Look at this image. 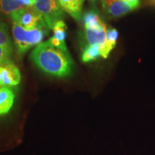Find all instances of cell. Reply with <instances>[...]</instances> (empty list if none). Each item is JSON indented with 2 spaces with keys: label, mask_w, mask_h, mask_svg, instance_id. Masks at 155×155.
Wrapping results in <instances>:
<instances>
[{
  "label": "cell",
  "mask_w": 155,
  "mask_h": 155,
  "mask_svg": "<svg viewBox=\"0 0 155 155\" xmlns=\"http://www.w3.org/2000/svg\"><path fill=\"white\" fill-rule=\"evenodd\" d=\"M30 58L39 68L49 75L62 78L72 73L73 61L68 52L53 46L50 40L38 45Z\"/></svg>",
  "instance_id": "obj_1"
},
{
  "label": "cell",
  "mask_w": 155,
  "mask_h": 155,
  "mask_svg": "<svg viewBox=\"0 0 155 155\" xmlns=\"http://www.w3.org/2000/svg\"><path fill=\"white\" fill-rule=\"evenodd\" d=\"M12 34L19 53H24L31 48L40 45L45 37L42 27L26 30L16 22H12Z\"/></svg>",
  "instance_id": "obj_2"
},
{
  "label": "cell",
  "mask_w": 155,
  "mask_h": 155,
  "mask_svg": "<svg viewBox=\"0 0 155 155\" xmlns=\"http://www.w3.org/2000/svg\"><path fill=\"white\" fill-rule=\"evenodd\" d=\"M34 8L50 29H53L56 23L63 21L65 17L63 9L58 0H35Z\"/></svg>",
  "instance_id": "obj_3"
},
{
  "label": "cell",
  "mask_w": 155,
  "mask_h": 155,
  "mask_svg": "<svg viewBox=\"0 0 155 155\" xmlns=\"http://www.w3.org/2000/svg\"><path fill=\"white\" fill-rule=\"evenodd\" d=\"M12 22H16L26 30L32 29L40 26V23H44L42 18L34 7H25L15 12L10 17Z\"/></svg>",
  "instance_id": "obj_4"
},
{
  "label": "cell",
  "mask_w": 155,
  "mask_h": 155,
  "mask_svg": "<svg viewBox=\"0 0 155 155\" xmlns=\"http://www.w3.org/2000/svg\"><path fill=\"white\" fill-rule=\"evenodd\" d=\"M86 28L85 36L88 42V45L98 46L101 48V52L104 48L106 40V25L101 22L98 24L92 25Z\"/></svg>",
  "instance_id": "obj_5"
},
{
  "label": "cell",
  "mask_w": 155,
  "mask_h": 155,
  "mask_svg": "<svg viewBox=\"0 0 155 155\" xmlns=\"http://www.w3.org/2000/svg\"><path fill=\"white\" fill-rule=\"evenodd\" d=\"M102 7L106 14L113 17L124 16L134 9L124 0H102Z\"/></svg>",
  "instance_id": "obj_6"
},
{
  "label": "cell",
  "mask_w": 155,
  "mask_h": 155,
  "mask_svg": "<svg viewBox=\"0 0 155 155\" xmlns=\"http://www.w3.org/2000/svg\"><path fill=\"white\" fill-rule=\"evenodd\" d=\"M2 86H17L21 80L19 70L13 63H9L2 70Z\"/></svg>",
  "instance_id": "obj_7"
},
{
  "label": "cell",
  "mask_w": 155,
  "mask_h": 155,
  "mask_svg": "<svg viewBox=\"0 0 155 155\" xmlns=\"http://www.w3.org/2000/svg\"><path fill=\"white\" fill-rule=\"evenodd\" d=\"M63 11L73 17L76 21H81L82 16L83 4L78 0H58Z\"/></svg>",
  "instance_id": "obj_8"
},
{
  "label": "cell",
  "mask_w": 155,
  "mask_h": 155,
  "mask_svg": "<svg viewBox=\"0 0 155 155\" xmlns=\"http://www.w3.org/2000/svg\"><path fill=\"white\" fill-rule=\"evenodd\" d=\"M15 94L8 87L0 88V115L7 114L12 107Z\"/></svg>",
  "instance_id": "obj_9"
},
{
  "label": "cell",
  "mask_w": 155,
  "mask_h": 155,
  "mask_svg": "<svg viewBox=\"0 0 155 155\" xmlns=\"http://www.w3.org/2000/svg\"><path fill=\"white\" fill-rule=\"evenodd\" d=\"M119 36V32L114 28L108 29L106 32V40L104 48L101 52V56L104 58H107L109 53L116 46V40Z\"/></svg>",
  "instance_id": "obj_10"
},
{
  "label": "cell",
  "mask_w": 155,
  "mask_h": 155,
  "mask_svg": "<svg viewBox=\"0 0 155 155\" xmlns=\"http://www.w3.org/2000/svg\"><path fill=\"white\" fill-rule=\"evenodd\" d=\"M25 7H22L17 0H0V13L10 17L14 13Z\"/></svg>",
  "instance_id": "obj_11"
},
{
  "label": "cell",
  "mask_w": 155,
  "mask_h": 155,
  "mask_svg": "<svg viewBox=\"0 0 155 155\" xmlns=\"http://www.w3.org/2000/svg\"><path fill=\"white\" fill-rule=\"evenodd\" d=\"M101 56V48L98 46L88 45L84 49L82 55V61L84 63L96 61Z\"/></svg>",
  "instance_id": "obj_12"
},
{
  "label": "cell",
  "mask_w": 155,
  "mask_h": 155,
  "mask_svg": "<svg viewBox=\"0 0 155 155\" xmlns=\"http://www.w3.org/2000/svg\"><path fill=\"white\" fill-rule=\"evenodd\" d=\"M67 26L63 21H59L53 27V30L54 35L53 37L59 40L62 44L65 45V38H66Z\"/></svg>",
  "instance_id": "obj_13"
},
{
  "label": "cell",
  "mask_w": 155,
  "mask_h": 155,
  "mask_svg": "<svg viewBox=\"0 0 155 155\" xmlns=\"http://www.w3.org/2000/svg\"><path fill=\"white\" fill-rule=\"evenodd\" d=\"M83 23H84L85 28L92 26L101 22V19L98 13L94 10H89L84 13L83 17Z\"/></svg>",
  "instance_id": "obj_14"
},
{
  "label": "cell",
  "mask_w": 155,
  "mask_h": 155,
  "mask_svg": "<svg viewBox=\"0 0 155 155\" xmlns=\"http://www.w3.org/2000/svg\"><path fill=\"white\" fill-rule=\"evenodd\" d=\"M12 54V47L0 46V67L5 66L9 62V58Z\"/></svg>",
  "instance_id": "obj_15"
},
{
  "label": "cell",
  "mask_w": 155,
  "mask_h": 155,
  "mask_svg": "<svg viewBox=\"0 0 155 155\" xmlns=\"http://www.w3.org/2000/svg\"><path fill=\"white\" fill-rule=\"evenodd\" d=\"M0 46L12 47L11 40L5 25L0 22Z\"/></svg>",
  "instance_id": "obj_16"
},
{
  "label": "cell",
  "mask_w": 155,
  "mask_h": 155,
  "mask_svg": "<svg viewBox=\"0 0 155 155\" xmlns=\"http://www.w3.org/2000/svg\"><path fill=\"white\" fill-rule=\"evenodd\" d=\"M22 7H34L35 0H17Z\"/></svg>",
  "instance_id": "obj_17"
},
{
  "label": "cell",
  "mask_w": 155,
  "mask_h": 155,
  "mask_svg": "<svg viewBox=\"0 0 155 155\" xmlns=\"http://www.w3.org/2000/svg\"><path fill=\"white\" fill-rule=\"evenodd\" d=\"M124 1L127 2L128 4H129L134 9H137L139 6V5H140L139 0H124Z\"/></svg>",
  "instance_id": "obj_18"
},
{
  "label": "cell",
  "mask_w": 155,
  "mask_h": 155,
  "mask_svg": "<svg viewBox=\"0 0 155 155\" xmlns=\"http://www.w3.org/2000/svg\"><path fill=\"white\" fill-rule=\"evenodd\" d=\"M2 67H0V86H2Z\"/></svg>",
  "instance_id": "obj_19"
},
{
  "label": "cell",
  "mask_w": 155,
  "mask_h": 155,
  "mask_svg": "<svg viewBox=\"0 0 155 155\" xmlns=\"http://www.w3.org/2000/svg\"><path fill=\"white\" fill-rule=\"evenodd\" d=\"M148 3L150 4V5L155 6V0H148Z\"/></svg>",
  "instance_id": "obj_20"
},
{
  "label": "cell",
  "mask_w": 155,
  "mask_h": 155,
  "mask_svg": "<svg viewBox=\"0 0 155 155\" xmlns=\"http://www.w3.org/2000/svg\"><path fill=\"white\" fill-rule=\"evenodd\" d=\"M78 1H79L81 4H83V2H84V0H78Z\"/></svg>",
  "instance_id": "obj_21"
}]
</instances>
